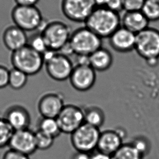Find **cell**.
Wrapping results in <instances>:
<instances>
[{
  "label": "cell",
  "mask_w": 159,
  "mask_h": 159,
  "mask_svg": "<svg viewBox=\"0 0 159 159\" xmlns=\"http://www.w3.org/2000/svg\"><path fill=\"white\" fill-rule=\"evenodd\" d=\"M84 26L102 39L109 38L121 26V17L119 13L105 6H99L86 20Z\"/></svg>",
  "instance_id": "6da1fadb"
},
{
  "label": "cell",
  "mask_w": 159,
  "mask_h": 159,
  "mask_svg": "<svg viewBox=\"0 0 159 159\" xmlns=\"http://www.w3.org/2000/svg\"><path fill=\"white\" fill-rule=\"evenodd\" d=\"M49 51L60 52L68 44L71 34L70 27L60 20L46 22L39 31Z\"/></svg>",
  "instance_id": "7a4b0ae2"
},
{
  "label": "cell",
  "mask_w": 159,
  "mask_h": 159,
  "mask_svg": "<svg viewBox=\"0 0 159 159\" xmlns=\"http://www.w3.org/2000/svg\"><path fill=\"white\" fill-rule=\"evenodd\" d=\"M102 39L86 26L73 31L69 45L73 54L89 56L102 47Z\"/></svg>",
  "instance_id": "3957f363"
},
{
  "label": "cell",
  "mask_w": 159,
  "mask_h": 159,
  "mask_svg": "<svg viewBox=\"0 0 159 159\" xmlns=\"http://www.w3.org/2000/svg\"><path fill=\"white\" fill-rule=\"evenodd\" d=\"M11 61L13 68L21 71L28 76L37 74L44 66L43 55L27 45L11 52Z\"/></svg>",
  "instance_id": "277c9868"
},
{
  "label": "cell",
  "mask_w": 159,
  "mask_h": 159,
  "mask_svg": "<svg viewBox=\"0 0 159 159\" xmlns=\"http://www.w3.org/2000/svg\"><path fill=\"white\" fill-rule=\"evenodd\" d=\"M11 18L14 25L26 32L40 31L47 22L36 6L16 5L11 10Z\"/></svg>",
  "instance_id": "5b68a950"
},
{
  "label": "cell",
  "mask_w": 159,
  "mask_h": 159,
  "mask_svg": "<svg viewBox=\"0 0 159 159\" xmlns=\"http://www.w3.org/2000/svg\"><path fill=\"white\" fill-rule=\"evenodd\" d=\"M43 57L47 74L52 79L64 81L69 79L74 66L68 56L48 50Z\"/></svg>",
  "instance_id": "8992f818"
},
{
  "label": "cell",
  "mask_w": 159,
  "mask_h": 159,
  "mask_svg": "<svg viewBox=\"0 0 159 159\" xmlns=\"http://www.w3.org/2000/svg\"><path fill=\"white\" fill-rule=\"evenodd\" d=\"M134 50L146 61L159 60V30L148 27L137 34Z\"/></svg>",
  "instance_id": "52a82bcc"
},
{
  "label": "cell",
  "mask_w": 159,
  "mask_h": 159,
  "mask_svg": "<svg viewBox=\"0 0 159 159\" xmlns=\"http://www.w3.org/2000/svg\"><path fill=\"white\" fill-rule=\"evenodd\" d=\"M100 134L98 128L84 123L71 134V142L77 152L89 153L97 148Z\"/></svg>",
  "instance_id": "ba28073f"
},
{
  "label": "cell",
  "mask_w": 159,
  "mask_h": 159,
  "mask_svg": "<svg viewBox=\"0 0 159 159\" xmlns=\"http://www.w3.org/2000/svg\"><path fill=\"white\" fill-rule=\"evenodd\" d=\"M97 6L94 0H62L61 9L66 18L71 21L84 22Z\"/></svg>",
  "instance_id": "9c48e42d"
},
{
  "label": "cell",
  "mask_w": 159,
  "mask_h": 159,
  "mask_svg": "<svg viewBox=\"0 0 159 159\" xmlns=\"http://www.w3.org/2000/svg\"><path fill=\"white\" fill-rule=\"evenodd\" d=\"M56 119L62 133L71 134L84 123V111L74 105H65Z\"/></svg>",
  "instance_id": "30bf717a"
},
{
  "label": "cell",
  "mask_w": 159,
  "mask_h": 159,
  "mask_svg": "<svg viewBox=\"0 0 159 159\" xmlns=\"http://www.w3.org/2000/svg\"><path fill=\"white\" fill-rule=\"evenodd\" d=\"M89 65L76 64L69 77L74 89L80 92H86L93 86L96 80V73Z\"/></svg>",
  "instance_id": "8fae6325"
},
{
  "label": "cell",
  "mask_w": 159,
  "mask_h": 159,
  "mask_svg": "<svg viewBox=\"0 0 159 159\" xmlns=\"http://www.w3.org/2000/svg\"><path fill=\"white\" fill-rule=\"evenodd\" d=\"M8 146L11 149L27 156L33 154L37 149L35 133L29 129L14 131Z\"/></svg>",
  "instance_id": "7c38bea8"
},
{
  "label": "cell",
  "mask_w": 159,
  "mask_h": 159,
  "mask_svg": "<svg viewBox=\"0 0 159 159\" xmlns=\"http://www.w3.org/2000/svg\"><path fill=\"white\" fill-rule=\"evenodd\" d=\"M64 106L63 96L60 93L51 92L40 98L38 109L42 117L56 118Z\"/></svg>",
  "instance_id": "4fadbf2b"
},
{
  "label": "cell",
  "mask_w": 159,
  "mask_h": 159,
  "mask_svg": "<svg viewBox=\"0 0 159 159\" xmlns=\"http://www.w3.org/2000/svg\"><path fill=\"white\" fill-rule=\"evenodd\" d=\"M109 44L119 53H128L135 49L136 34L120 26L110 37Z\"/></svg>",
  "instance_id": "5bb4252c"
},
{
  "label": "cell",
  "mask_w": 159,
  "mask_h": 159,
  "mask_svg": "<svg viewBox=\"0 0 159 159\" xmlns=\"http://www.w3.org/2000/svg\"><path fill=\"white\" fill-rule=\"evenodd\" d=\"M3 118L14 131L29 129L31 116L24 107L19 105L10 106L5 111Z\"/></svg>",
  "instance_id": "9a60e30c"
},
{
  "label": "cell",
  "mask_w": 159,
  "mask_h": 159,
  "mask_svg": "<svg viewBox=\"0 0 159 159\" xmlns=\"http://www.w3.org/2000/svg\"><path fill=\"white\" fill-rule=\"evenodd\" d=\"M2 38L6 49L13 52L27 45L29 37L25 31L13 25L5 29Z\"/></svg>",
  "instance_id": "2e32d148"
},
{
  "label": "cell",
  "mask_w": 159,
  "mask_h": 159,
  "mask_svg": "<svg viewBox=\"0 0 159 159\" xmlns=\"http://www.w3.org/2000/svg\"><path fill=\"white\" fill-rule=\"evenodd\" d=\"M149 22L141 11H125L121 17V26L136 35L148 28Z\"/></svg>",
  "instance_id": "e0dca14e"
},
{
  "label": "cell",
  "mask_w": 159,
  "mask_h": 159,
  "mask_svg": "<svg viewBox=\"0 0 159 159\" xmlns=\"http://www.w3.org/2000/svg\"><path fill=\"white\" fill-rule=\"evenodd\" d=\"M122 144V137L119 133L107 130L100 134L97 148L98 152L111 156Z\"/></svg>",
  "instance_id": "ac0fdd59"
},
{
  "label": "cell",
  "mask_w": 159,
  "mask_h": 159,
  "mask_svg": "<svg viewBox=\"0 0 159 159\" xmlns=\"http://www.w3.org/2000/svg\"><path fill=\"white\" fill-rule=\"evenodd\" d=\"M89 61L95 71H104L112 66L113 57L110 51L102 47L89 56Z\"/></svg>",
  "instance_id": "d6986e66"
},
{
  "label": "cell",
  "mask_w": 159,
  "mask_h": 159,
  "mask_svg": "<svg viewBox=\"0 0 159 159\" xmlns=\"http://www.w3.org/2000/svg\"><path fill=\"white\" fill-rule=\"evenodd\" d=\"M38 130L55 139L62 133L56 118L42 117L38 124Z\"/></svg>",
  "instance_id": "ffe728a7"
},
{
  "label": "cell",
  "mask_w": 159,
  "mask_h": 159,
  "mask_svg": "<svg viewBox=\"0 0 159 159\" xmlns=\"http://www.w3.org/2000/svg\"><path fill=\"white\" fill-rule=\"evenodd\" d=\"M111 157V159H142L143 155L135 149L132 144H123Z\"/></svg>",
  "instance_id": "44dd1931"
},
{
  "label": "cell",
  "mask_w": 159,
  "mask_h": 159,
  "mask_svg": "<svg viewBox=\"0 0 159 159\" xmlns=\"http://www.w3.org/2000/svg\"><path fill=\"white\" fill-rule=\"evenodd\" d=\"M28 75L16 69L9 70L8 86L14 90H20L26 84Z\"/></svg>",
  "instance_id": "7402d4cb"
},
{
  "label": "cell",
  "mask_w": 159,
  "mask_h": 159,
  "mask_svg": "<svg viewBox=\"0 0 159 159\" xmlns=\"http://www.w3.org/2000/svg\"><path fill=\"white\" fill-rule=\"evenodd\" d=\"M84 123L92 126L99 128L104 123V113L97 107L89 108L84 111Z\"/></svg>",
  "instance_id": "603a6c76"
},
{
  "label": "cell",
  "mask_w": 159,
  "mask_h": 159,
  "mask_svg": "<svg viewBox=\"0 0 159 159\" xmlns=\"http://www.w3.org/2000/svg\"><path fill=\"white\" fill-rule=\"evenodd\" d=\"M141 11L149 21L159 20V0H145Z\"/></svg>",
  "instance_id": "cb8c5ba5"
},
{
  "label": "cell",
  "mask_w": 159,
  "mask_h": 159,
  "mask_svg": "<svg viewBox=\"0 0 159 159\" xmlns=\"http://www.w3.org/2000/svg\"><path fill=\"white\" fill-rule=\"evenodd\" d=\"M13 129L3 117H0V149L8 146Z\"/></svg>",
  "instance_id": "d4e9b609"
},
{
  "label": "cell",
  "mask_w": 159,
  "mask_h": 159,
  "mask_svg": "<svg viewBox=\"0 0 159 159\" xmlns=\"http://www.w3.org/2000/svg\"><path fill=\"white\" fill-rule=\"evenodd\" d=\"M27 45L39 53L44 54L48 49L41 33H35L28 38Z\"/></svg>",
  "instance_id": "484cf974"
},
{
  "label": "cell",
  "mask_w": 159,
  "mask_h": 159,
  "mask_svg": "<svg viewBox=\"0 0 159 159\" xmlns=\"http://www.w3.org/2000/svg\"><path fill=\"white\" fill-rule=\"evenodd\" d=\"M35 133V143L38 150H46L51 148L54 143L55 139L39 130Z\"/></svg>",
  "instance_id": "4316f807"
},
{
  "label": "cell",
  "mask_w": 159,
  "mask_h": 159,
  "mask_svg": "<svg viewBox=\"0 0 159 159\" xmlns=\"http://www.w3.org/2000/svg\"><path fill=\"white\" fill-rule=\"evenodd\" d=\"M145 0H122L123 10L125 11H141Z\"/></svg>",
  "instance_id": "83f0119b"
},
{
  "label": "cell",
  "mask_w": 159,
  "mask_h": 159,
  "mask_svg": "<svg viewBox=\"0 0 159 159\" xmlns=\"http://www.w3.org/2000/svg\"><path fill=\"white\" fill-rule=\"evenodd\" d=\"M132 145L143 156L147 153V151L149 150V147L148 146V142L143 138H137L135 139Z\"/></svg>",
  "instance_id": "f1b7e54d"
},
{
  "label": "cell",
  "mask_w": 159,
  "mask_h": 159,
  "mask_svg": "<svg viewBox=\"0 0 159 159\" xmlns=\"http://www.w3.org/2000/svg\"><path fill=\"white\" fill-rule=\"evenodd\" d=\"M9 70L7 67L0 64V89L8 86Z\"/></svg>",
  "instance_id": "f546056e"
},
{
  "label": "cell",
  "mask_w": 159,
  "mask_h": 159,
  "mask_svg": "<svg viewBox=\"0 0 159 159\" xmlns=\"http://www.w3.org/2000/svg\"><path fill=\"white\" fill-rule=\"evenodd\" d=\"M104 6L117 13L123 10L122 0H106Z\"/></svg>",
  "instance_id": "4dcf8cb0"
},
{
  "label": "cell",
  "mask_w": 159,
  "mask_h": 159,
  "mask_svg": "<svg viewBox=\"0 0 159 159\" xmlns=\"http://www.w3.org/2000/svg\"><path fill=\"white\" fill-rule=\"evenodd\" d=\"M2 159H30V157L26 155L10 149L5 152Z\"/></svg>",
  "instance_id": "1f68e13d"
},
{
  "label": "cell",
  "mask_w": 159,
  "mask_h": 159,
  "mask_svg": "<svg viewBox=\"0 0 159 159\" xmlns=\"http://www.w3.org/2000/svg\"><path fill=\"white\" fill-rule=\"evenodd\" d=\"M16 5L34 6H36L40 0H14Z\"/></svg>",
  "instance_id": "d6a6232c"
},
{
  "label": "cell",
  "mask_w": 159,
  "mask_h": 159,
  "mask_svg": "<svg viewBox=\"0 0 159 159\" xmlns=\"http://www.w3.org/2000/svg\"><path fill=\"white\" fill-rule=\"evenodd\" d=\"M91 156L88 152H77L73 155L72 159H91Z\"/></svg>",
  "instance_id": "836d02e7"
},
{
  "label": "cell",
  "mask_w": 159,
  "mask_h": 159,
  "mask_svg": "<svg viewBox=\"0 0 159 159\" xmlns=\"http://www.w3.org/2000/svg\"><path fill=\"white\" fill-rule=\"evenodd\" d=\"M91 159H111V155H108L106 154L98 152L91 155Z\"/></svg>",
  "instance_id": "e575fe53"
},
{
  "label": "cell",
  "mask_w": 159,
  "mask_h": 159,
  "mask_svg": "<svg viewBox=\"0 0 159 159\" xmlns=\"http://www.w3.org/2000/svg\"><path fill=\"white\" fill-rule=\"evenodd\" d=\"M94 1L95 2L97 7L104 6L105 2H106V0H94Z\"/></svg>",
  "instance_id": "d590c367"
}]
</instances>
